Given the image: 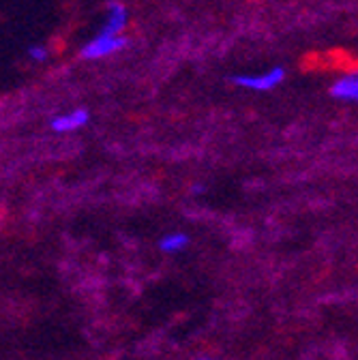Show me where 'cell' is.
I'll use <instances>...</instances> for the list:
<instances>
[{
  "instance_id": "5b68a950",
  "label": "cell",
  "mask_w": 358,
  "mask_h": 360,
  "mask_svg": "<svg viewBox=\"0 0 358 360\" xmlns=\"http://www.w3.org/2000/svg\"><path fill=\"white\" fill-rule=\"evenodd\" d=\"M127 24H129V13H127L124 5L110 3L101 32H106V34H122V30L127 28Z\"/></svg>"
},
{
  "instance_id": "8992f818",
  "label": "cell",
  "mask_w": 358,
  "mask_h": 360,
  "mask_svg": "<svg viewBox=\"0 0 358 360\" xmlns=\"http://www.w3.org/2000/svg\"><path fill=\"white\" fill-rule=\"evenodd\" d=\"M187 245H189V236L183 234V232L165 234V236L159 240V249H161L163 253H178V251H183Z\"/></svg>"
},
{
  "instance_id": "277c9868",
  "label": "cell",
  "mask_w": 358,
  "mask_h": 360,
  "mask_svg": "<svg viewBox=\"0 0 358 360\" xmlns=\"http://www.w3.org/2000/svg\"><path fill=\"white\" fill-rule=\"evenodd\" d=\"M88 118H91V116H88V112L79 108V110H73V112H67V114H60V116L52 118L50 127L56 133H71V131H77L84 124H88Z\"/></svg>"
},
{
  "instance_id": "3957f363",
  "label": "cell",
  "mask_w": 358,
  "mask_h": 360,
  "mask_svg": "<svg viewBox=\"0 0 358 360\" xmlns=\"http://www.w3.org/2000/svg\"><path fill=\"white\" fill-rule=\"evenodd\" d=\"M331 95L339 101H356L358 103V69L335 79V84L331 86Z\"/></svg>"
},
{
  "instance_id": "6da1fadb",
  "label": "cell",
  "mask_w": 358,
  "mask_h": 360,
  "mask_svg": "<svg viewBox=\"0 0 358 360\" xmlns=\"http://www.w3.org/2000/svg\"><path fill=\"white\" fill-rule=\"evenodd\" d=\"M124 48H127V39L122 34H106V32H99L97 37H93L79 50V56L84 60H101V58H108V56L124 50Z\"/></svg>"
},
{
  "instance_id": "52a82bcc",
  "label": "cell",
  "mask_w": 358,
  "mask_h": 360,
  "mask_svg": "<svg viewBox=\"0 0 358 360\" xmlns=\"http://www.w3.org/2000/svg\"><path fill=\"white\" fill-rule=\"evenodd\" d=\"M48 48H46V45H30V48H28V58L30 60H34V63H43V60H48Z\"/></svg>"
},
{
  "instance_id": "ba28073f",
  "label": "cell",
  "mask_w": 358,
  "mask_h": 360,
  "mask_svg": "<svg viewBox=\"0 0 358 360\" xmlns=\"http://www.w3.org/2000/svg\"><path fill=\"white\" fill-rule=\"evenodd\" d=\"M198 360H212V358H198Z\"/></svg>"
},
{
  "instance_id": "7a4b0ae2",
  "label": "cell",
  "mask_w": 358,
  "mask_h": 360,
  "mask_svg": "<svg viewBox=\"0 0 358 360\" xmlns=\"http://www.w3.org/2000/svg\"><path fill=\"white\" fill-rule=\"evenodd\" d=\"M286 79V69L283 67H273L266 73H257V75H234L232 84L247 88V90H257V93H266V90L277 88L281 82Z\"/></svg>"
}]
</instances>
